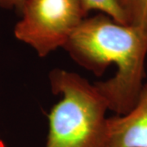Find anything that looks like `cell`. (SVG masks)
Instances as JSON below:
<instances>
[{"label": "cell", "instance_id": "obj_2", "mask_svg": "<svg viewBox=\"0 0 147 147\" xmlns=\"http://www.w3.org/2000/svg\"><path fill=\"white\" fill-rule=\"evenodd\" d=\"M52 92L62 98L51 110L45 147H106L109 110L104 97L79 74L61 69L49 74Z\"/></svg>", "mask_w": 147, "mask_h": 147}, {"label": "cell", "instance_id": "obj_5", "mask_svg": "<svg viewBox=\"0 0 147 147\" xmlns=\"http://www.w3.org/2000/svg\"><path fill=\"white\" fill-rule=\"evenodd\" d=\"M127 25L147 27V0H116Z\"/></svg>", "mask_w": 147, "mask_h": 147}, {"label": "cell", "instance_id": "obj_7", "mask_svg": "<svg viewBox=\"0 0 147 147\" xmlns=\"http://www.w3.org/2000/svg\"><path fill=\"white\" fill-rule=\"evenodd\" d=\"M26 0H0V7L6 10H13L20 15Z\"/></svg>", "mask_w": 147, "mask_h": 147}, {"label": "cell", "instance_id": "obj_6", "mask_svg": "<svg viewBox=\"0 0 147 147\" xmlns=\"http://www.w3.org/2000/svg\"><path fill=\"white\" fill-rule=\"evenodd\" d=\"M87 14L91 11H98L110 16L121 24H126L123 13L116 0H81Z\"/></svg>", "mask_w": 147, "mask_h": 147}, {"label": "cell", "instance_id": "obj_3", "mask_svg": "<svg viewBox=\"0 0 147 147\" xmlns=\"http://www.w3.org/2000/svg\"><path fill=\"white\" fill-rule=\"evenodd\" d=\"M20 16L16 38L45 57L64 47L88 14L81 0H26Z\"/></svg>", "mask_w": 147, "mask_h": 147}, {"label": "cell", "instance_id": "obj_8", "mask_svg": "<svg viewBox=\"0 0 147 147\" xmlns=\"http://www.w3.org/2000/svg\"><path fill=\"white\" fill-rule=\"evenodd\" d=\"M0 147H7V146H6L5 143L3 142V141H2L1 139H0Z\"/></svg>", "mask_w": 147, "mask_h": 147}, {"label": "cell", "instance_id": "obj_4", "mask_svg": "<svg viewBox=\"0 0 147 147\" xmlns=\"http://www.w3.org/2000/svg\"><path fill=\"white\" fill-rule=\"evenodd\" d=\"M106 147H147V84L129 112L108 118Z\"/></svg>", "mask_w": 147, "mask_h": 147}, {"label": "cell", "instance_id": "obj_1", "mask_svg": "<svg viewBox=\"0 0 147 147\" xmlns=\"http://www.w3.org/2000/svg\"><path fill=\"white\" fill-rule=\"evenodd\" d=\"M63 48L97 76L115 65L114 77L94 84L109 110L123 115L136 105L146 78L147 27L121 24L99 13L84 18Z\"/></svg>", "mask_w": 147, "mask_h": 147}]
</instances>
